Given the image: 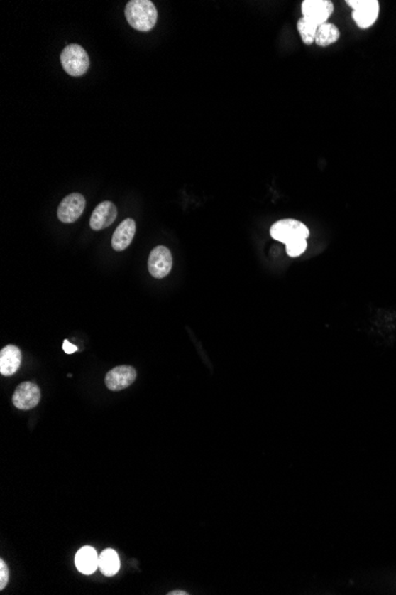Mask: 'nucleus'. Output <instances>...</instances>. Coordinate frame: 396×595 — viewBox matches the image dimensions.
<instances>
[{
	"label": "nucleus",
	"instance_id": "f257e3e1",
	"mask_svg": "<svg viewBox=\"0 0 396 595\" xmlns=\"http://www.w3.org/2000/svg\"><path fill=\"white\" fill-rule=\"evenodd\" d=\"M127 22L133 29L148 33L153 29L158 19V12L150 0H131L125 9Z\"/></svg>",
	"mask_w": 396,
	"mask_h": 595
},
{
	"label": "nucleus",
	"instance_id": "f03ea898",
	"mask_svg": "<svg viewBox=\"0 0 396 595\" xmlns=\"http://www.w3.org/2000/svg\"><path fill=\"white\" fill-rule=\"evenodd\" d=\"M61 63L69 75L82 76L89 69V56L79 44H69L62 51Z\"/></svg>",
	"mask_w": 396,
	"mask_h": 595
},
{
	"label": "nucleus",
	"instance_id": "7ed1b4c3",
	"mask_svg": "<svg viewBox=\"0 0 396 595\" xmlns=\"http://www.w3.org/2000/svg\"><path fill=\"white\" fill-rule=\"evenodd\" d=\"M270 235H272V238L275 239L277 242L287 244V242L298 240V239L309 238L310 231L300 221L293 220V219H284V220L277 221L270 227Z\"/></svg>",
	"mask_w": 396,
	"mask_h": 595
},
{
	"label": "nucleus",
	"instance_id": "20e7f679",
	"mask_svg": "<svg viewBox=\"0 0 396 595\" xmlns=\"http://www.w3.org/2000/svg\"><path fill=\"white\" fill-rule=\"evenodd\" d=\"M346 4L353 8V19L361 29H368L378 21L380 12L378 0H348Z\"/></svg>",
	"mask_w": 396,
	"mask_h": 595
},
{
	"label": "nucleus",
	"instance_id": "39448f33",
	"mask_svg": "<svg viewBox=\"0 0 396 595\" xmlns=\"http://www.w3.org/2000/svg\"><path fill=\"white\" fill-rule=\"evenodd\" d=\"M84 207H86V200L83 198V195L72 193L65 196L60 203L57 210L58 219L65 224L75 223L82 215Z\"/></svg>",
	"mask_w": 396,
	"mask_h": 595
},
{
	"label": "nucleus",
	"instance_id": "423d86ee",
	"mask_svg": "<svg viewBox=\"0 0 396 595\" xmlns=\"http://www.w3.org/2000/svg\"><path fill=\"white\" fill-rule=\"evenodd\" d=\"M172 269V256L165 246H157L148 257V270L155 278H164Z\"/></svg>",
	"mask_w": 396,
	"mask_h": 595
},
{
	"label": "nucleus",
	"instance_id": "0eeeda50",
	"mask_svg": "<svg viewBox=\"0 0 396 595\" xmlns=\"http://www.w3.org/2000/svg\"><path fill=\"white\" fill-rule=\"evenodd\" d=\"M40 401V390L35 382H22L16 389L12 402L16 408L21 410H30L36 408Z\"/></svg>",
	"mask_w": 396,
	"mask_h": 595
},
{
	"label": "nucleus",
	"instance_id": "6e6552de",
	"mask_svg": "<svg viewBox=\"0 0 396 595\" xmlns=\"http://www.w3.org/2000/svg\"><path fill=\"white\" fill-rule=\"evenodd\" d=\"M303 17L311 19L321 26L328 23L334 12V4L329 0H304L302 4Z\"/></svg>",
	"mask_w": 396,
	"mask_h": 595
},
{
	"label": "nucleus",
	"instance_id": "1a4fd4ad",
	"mask_svg": "<svg viewBox=\"0 0 396 595\" xmlns=\"http://www.w3.org/2000/svg\"><path fill=\"white\" fill-rule=\"evenodd\" d=\"M137 378V371L132 366H118L106 375L105 382L112 391H121L133 384Z\"/></svg>",
	"mask_w": 396,
	"mask_h": 595
},
{
	"label": "nucleus",
	"instance_id": "9d476101",
	"mask_svg": "<svg viewBox=\"0 0 396 595\" xmlns=\"http://www.w3.org/2000/svg\"><path fill=\"white\" fill-rule=\"evenodd\" d=\"M118 217V210L116 205L109 201H104L94 210L90 218V227L93 231H101L109 227L116 221Z\"/></svg>",
	"mask_w": 396,
	"mask_h": 595
},
{
	"label": "nucleus",
	"instance_id": "9b49d317",
	"mask_svg": "<svg viewBox=\"0 0 396 595\" xmlns=\"http://www.w3.org/2000/svg\"><path fill=\"white\" fill-rule=\"evenodd\" d=\"M22 364V353L13 345L5 346L0 352V373L6 377L15 375Z\"/></svg>",
	"mask_w": 396,
	"mask_h": 595
},
{
	"label": "nucleus",
	"instance_id": "f8f14e48",
	"mask_svg": "<svg viewBox=\"0 0 396 595\" xmlns=\"http://www.w3.org/2000/svg\"><path fill=\"white\" fill-rule=\"evenodd\" d=\"M136 235V221L126 219L118 226L112 238V247L114 251H123L131 245Z\"/></svg>",
	"mask_w": 396,
	"mask_h": 595
},
{
	"label": "nucleus",
	"instance_id": "ddd939ff",
	"mask_svg": "<svg viewBox=\"0 0 396 595\" xmlns=\"http://www.w3.org/2000/svg\"><path fill=\"white\" fill-rule=\"evenodd\" d=\"M99 557L97 550L92 547H83L75 556L76 568L82 574H93L99 567Z\"/></svg>",
	"mask_w": 396,
	"mask_h": 595
},
{
	"label": "nucleus",
	"instance_id": "4468645a",
	"mask_svg": "<svg viewBox=\"0 0 396 595\" xmlns=\"http://www.w3.org/2000/svg\"><path fill=\"white\" fill-rule=\"evenodd\" d=\"M99 568L106 577H113L119 572L120 559L116 550L106 549L101 552L99 557Z\"/></svg>",
	"mask_w": 396,
	"mask_h": 595
},
{
	"label": "nucleus",
	"instance_id": "2eb2a0df",
	"mask_svg": "<svg viewBox=\"0 0 396 595\" xmlns=\"http://www.w3.org/2000/svg\"><path fill=\"white\" fill-rule=\"evenodd\" d=\"M341 33H339V28L335 24L331 23H325L323 26L318 28L317 35H316V43L319 47H328L330 44H334L339 40Z\"/></svg>",
	"mask_w": 396,
	"mask_h": 595
},
{
	"label": "nucleus",
	"instance_id": "dca6fc26",
	"mask_svg": "<svg viewBox=\"0 0 396 595\" xmlns=\"http://www.w3.org/2000/svg\"><path fill=\"white\" fill-rule=\"evenodd\" d=\"M318 28H319L318 24L312 22L311 19L307 18V17H303L298 21V31H299L300 37H302L304 43L307 44V45H311L316 41Z\"/></svg>",
	"mask_w": 396,
	"mask_h": 595
},
{
	"label": "nucleus",
	"instance_id": "f3484780",
	"mask_svg": "<svg viewBox=\"0 0 396 595\" xmlns=\"http://www.w3.org/2000/svg\"><path fill=\"white\" fill-rule=\"evenodd\" d=\"M286 245V252L290 257H299L307 251V239H298V240H293V242L285 244Z\"/></svg>",
	"mask_w": 396,
	"mask_h": 595
},
{
	"label": "nucleus",
	"instance_id": "a211bd4d",
	"mask_svg": "<svg viewBox=\"0 0 396 595\" xmlns=\"http://www.w3.org/2000/svg\"><path fill=\"white\" fill-rule=\"evenodd\" d=\"M9 582L8 564L4 559H0V589H4Z\"/></svg>",
	"mask_w": 396,
	"mask_h": 595
},
{
	"label": "nucleus",
	"instance_id": "6ab92c4d",
	"mask_svg": "<svg viewBox=\"0 0 396 595\" xmlns=\"http://www.w3.org/2000/svg\"><path fill=\"white\" fill-rule=\"evenodd\" d=\"M63 350H65V353L72 354L77 350V347L74 346L72 343H69L68 340H65V343H63Z\"/></svg>",
	"mask_w": 396,
	"mask_h": 595
},
{
	"label": "nucleus",
	"instance_id": "aec40b11",
	"mask_svg": "<svg viewBox=\"0 0 396 595\" xmlns=\"http://www.w3.org/2000/svg\"><path fill=\"white\" fill-rule=\"evenodd\" d=\"M167 594H169V595H187V594H189V593H187V591H170V593H167Z\"/></svg>",
	"mask_w": 396,
	"mask_h": 595
}]
</instances>
